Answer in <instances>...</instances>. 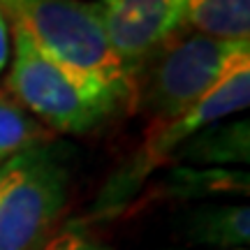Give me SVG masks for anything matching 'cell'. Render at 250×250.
Here are the masks:
<instances>
[{"instance_id":"cell-9","label":"cell","mask_w":250,"mask_h":250,"mask_svg":"<svg viewBox=\"0 0 250 250\" xmlns=\"http://www.w3.org/2000/svg\"><path fill=\"white\" fill-rule=\"evenodd\" d=\"M183 28L223 42H250V0H186Z\"/></svg>"},{"instance_id":"cell-11","label":"cell","mask_w":250,"mask_h":250,"mask_svg":"<svg viewBox=\"0 0 250 250\" xmlns=\"http://www.w3.org/2000/svg\"><path fill=\"white\" fill-rule=\"evenodd\" d=\"M49 139V130L19 107L9 95H0V165Z\"/></svg>"},{"instance_id":"cell-3","label":"cell","mask_w":250,"mask_h":250,"mask_svg":"<svg viewBox=\"0 0 250 250\" xmlns=\"http://www.w3.org/2000/svg\"><path fill=\"white\" fill-rule=\"evenodd\" d=\"M250 102V61L236 65L204 100L171 121H153L146 139L130 165L109 181L98 199V215H114L123 208L137 188L144 186L153 169L171 162L174 153L192 134L248 107Z\"/></svg>"},{"instance_id":"cell-6","label":"cell","mask_w":250,"mask_h":250,"mask_svg":"<svg viewBox=\"0 0 250 250\" xmlns=\"http://www.w3.org/2000/svg\"><path fill=\"white\" fill-rule=\"evenodd\" d=\"M93 5L109 44L134 81L144 62L183 28L186 0H98Z\"/></svg>"},{"instance_id":"cell-8","label":"cell","mask_w":250,"mask_h":250,"mask_svg":"<svg viewBox=\"0 0 250 250\" xmlns=\"http://www.w3.org/2000/svg\"><path fill=\"white\" fill-rule=\"evenodd\" d=\"M176 162L206 165V167H223V165H248L250 160V132L248 121L234 123H213L192 134L188 142L176 148Z\"/></svg>"},{"instance_id":"cell-7","label":"cell","mask_w":250,"mask_h":250,"mask_svg":"<svg viewBox=\"0 0 250 250\" xmlns=\"http://www.w3.org/2000/svg\"><path fill=\"white\" fill-rule=\"evenodd\" d=\"M181 236L197 248L246 250L250 243V208L246 204L192 208L181 220Z\"/></svg>"},{"instance_id":"cell-12","label":"cell","mask_w":250,"mask_h":250,"mask_svg":"<svg viewBox=\"0 0 250 250\" xmlns=\"http://www.w3.org/2000/svg\"><path fill=\"white\" fill-rule=\"evenodd\" d=\"M44 250H114L107 243L93 239L79 227H70L61 234H54V239L46 243Z\"/></svg>"},{"instance_id":"cell-4","label":"cell","mask_w":250,"mask_h":250,"mask_svg":"<svg viewBox=\"0 0 250 250\" xmlns=\"http://www.w3.org/2000/svg\"><path fill=\"white\" fill-rule=\"evenodd\" d=\"M9 37H14V51L5 88L19 107H23L44 127L56 132L86 134L114 118L104 104L90 98L72 77L49 61L21 28L12 26Z\"/></svg>"},{"instance_id":"cell-1","label":"cell","mask_w":250,"mask_h":250,"mask_svg":"<svg viewBox=\"0 0 250 250\" xmlns=\"http://www.w3.org/2000/svg\"><path fill=\"white\" fill-rule=\"evenodd\" d=\"M0 12L114 116L137 109V81L111 49L93 2L0 0Z\"/></svg>"},{"instance_id":"cell-2","label":"cell","mask_w":250,"mask_h":250,"mask_svg":"<svg viewBox=\"0 0 250 250\" xmlns=\"http://www.w3.org/2000/svg\"><path fill=\"white\" fill-rule=\"evenodd\" d=\"M246 61H250V42H223L181 28L142 65L137 104L144 102L151 109L153 121H171Z\"/></svg>"},{"instance_id":"cell-10","label":"cell","mask_w":250,"mask_h":250,"mask_svg":"<svg viewBox=\"0 0 250 250\" xmlns=\"http://www.w3.org/2000/svg\"><path fill=\"white\" fill-rule=\"evenodd\" d=\"M248 171L225 167H174L155 195L174 199H204L213 195H248Z\"/></svg>"},{"instance_id":"cell-13","label":"cell","mask_w":250,"mask_h":250,"mask_svg":"<svg viewBox=\"0 0 250 250\" xmlns=\"http://www.w3.org/2000/svg\"><path fill=\"white\" fill-rule=\"evenodd\" d=\"M9 58V23L5 14L0 12V72L5 70Z\"/></svg>"},{"instance_id":"cell-15","label":"cell","mask_w":250,"mask_h":250,"mask_svg":"<svg viewBox=\"0 0 250 250\" xmlns=\"http://www.w3.org/2000/svg\"><path fill=\"white\" fill-rule=\"evenodd\" d=\"M171 250H183V248H171ZM246 250H248V248H246Z\"/></svg>"},{"instance_id":"cell-14","label":"cell","mask_w":250,"mask_h":250,"mask_svg":"<svg viewBox=\"0 0 250 250\" xmlns=\"http://www.w3.org/2000/svg\"><path fill=\"white\" fill-rule=\"evenodd\" d=\"M21 155V153H19ZM17 155V158H19ZM17 158H12V160H7V162H2L0 165V190H2V186H5V181H7V176L12 174V169H14V165H17Z\"/></svg>"},{"instance_id":"cell-5","label":"cell","mask_w":250,"mask_h":250,"mask_svg":"<svg viewBox=\"0 0 250 250\" xmlns=\"http://www.w3.org/2000/svg\"><path fill=\"white\" fill-rule=\"evenodd\" d=\"M70 174L49 146L17 158L0 190V250H44L67 204Z\"/></svg>"}]
</instances>
